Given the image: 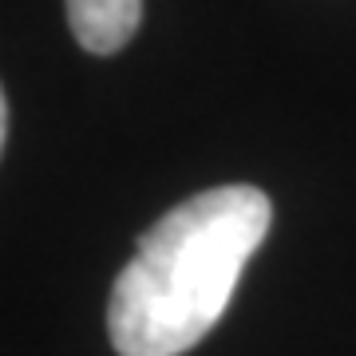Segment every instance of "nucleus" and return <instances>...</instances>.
<instances>
[{
  "label": "nucleus",
  "instance_id": "f03ea898",
  "mask_svg": "<svg viewBox=\"0 0 356 356\" xmlns=\"http://www.w3.org/2000/svg\"><path fill=\"white\" fill-rule=\"evenodd\" d=\"M143 0H67V24L76 40L95 56H111L135 36Z\"/></svg>",
  "mask_w": 356,
  "mask_h": 356
},
{
  "label": "nucleus",
  "instance_id": "7ed1b4c3",
  "mask_svg": "<svg viewBox=\"0 0 356 356\" xmlns=\"http://www.w3.org/2000/svg\"><path fill=\"white\" fill-rule=\"evenodd\" d=\"M4 135H8V103H4V88H0V151H4Z\"/></svg>",
  "mask_w": 356,
  "mask_h": 356
},
{
  "label": "nucleus",
  "instance_id": "f257e3e1",
  "mask_svg": "<svg viewBox=\"0 0 356 356\" xmlns=\"http://www.w3.org/2000/svg\"><path fill=\"white\" fill-rule=\"evenodd\" d=\"M273 206L234 182L186 198L139 238L115 277L107 332L119 356H182L214 329L245 261L261 250Z\"/></svg>",
  "mask_w": 356,
  "mask_h": 356
}]
</instances>
